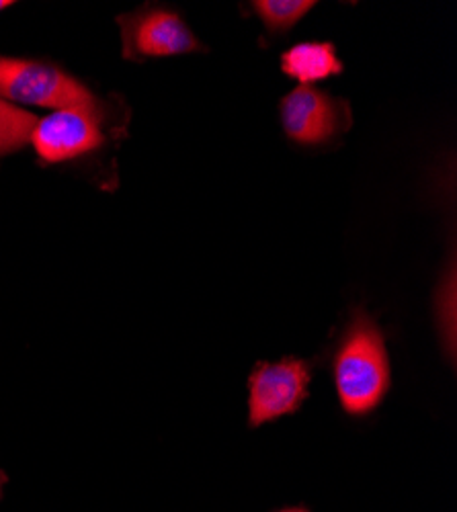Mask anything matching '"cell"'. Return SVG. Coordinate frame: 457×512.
Here are the masks:
<instances>
[{"label":"cell","instance_id":"6da1fadb","mask_svg":"<svg viewBox=\"0 0 457 512\" xmlns=\"http://www.w3.org/2000/svg\"><path fill=\"white\" fill-rule=\"evenodd\" d=\"M332 375L341 408L355 418L371 414L390 390L392 371L384 332L363 308L353 310L332 357Z\"/></svg>","mask_w":457,"mask_h":512},{"label":"cell","instance_id":"7a4b0ae2","mask_svg":"<svg viewBox=\"0 0 457 512\" xmlns=\"http://www.w3.org/2000/svg\"><path fill=\"white\" fill-rule=\"evenodd\" d=\"M0 97L23 105L101 113L97 97L85 84L62 68L39 60L0 56Z\"/></svg>","mask_w":457,"mask_h":512},{"label":"cell","instance_id":"3957f363","mask_svg":"<svg viewBox=\"0 0 457 512\" xmlns=\"http://www.w3.org/2000/svg\"><path fill=\"white\" fill-rule=\"evenodd\" d=\"M314 363L283 357L259 361L248 375V424L257 429L267 422L296 414L310 396Z\"/></svg>","mask_w":457,"mask_h":512},{"label":"cell","instance_id":"277c9868","mask_svg":"<svg viewBox=\"0 0 457 512\" xmlns=\"http://www.w3.org/2000/svg\"><path fill=\"white\" fill-rule=\"evenodd\" d=\"M117 25L121 29L123 58L126 60L205 52L185 19L169 7L144 5L134 13L119 15Z\"/></svg>","mask_w":457,"mask_h":512},{"label":"cell","instance_id":"5b68a950","mask_svg":"<svg viewBox=\"0 0 457 512\" xmlns=\"http://www.w3.org/2000/svg\"><path fill=\"white\" fill-rule=\"evenodd\" d=\"M281 125L289 140L318 146L351 127L349 103L314 87H298L279 103Z\"/></svg>","mask_w":457,"mask_h":512},{"label":"cell","instance_id":"8992f818","mask_svg":"<svg viewBox=\"0 0 457 512\" xmlns=\"http://www.w3.org/2000/svg\"><path fill=\"white\" fill-rule=\"evenodd\" d=\"M31 142L41 160L58 164L97 150L103 146L105 136L99 127V113L58 109L44 119H37Z\"/></svg>","mask_w":457,"mask_h":512},{"label":"cell","instance_id":"52a82bcc","mask_svg":"<svg viewBox=\"0 0 457 512\" xmlns=\"http://www.w3.org/2000/svg\"><path fill=\"white\" fill-rule=\"evenodd\" d=\"M281 72L310 87V82L339 76L345 66L330 41H302L281 56Z\"/></svg>","mask_w":457,"mask_h":512},{"label":"cell","instance_id":"ba28073f","mask_svg":"<svg viewBox=\"0 0 457 512\" xmlns=\"http://www.w3.org/2000/svg\"><path fill=\"white\" fill-rule=\"evenodd\" d=\"M37 117L0 97V156L23 148L35 130Z\"/></svg>","mask_w":457,"mask_h":512},{"label":"cell","instance_id":"9c48e42d","mask_svg":"<svg viewBox=\"0 0 457 512\" xmlns=\"http://www.w3.org/2000/svg\"><path fill=\"white\" fill-rule=\"evenodd\" d=\"M251 7L271 33H283L292 29L316 5L312 0H255Z\"/></svg>","mask_w":457,"mask_h":512},{"label":"cell","instance_id":"30bf717a","mask_svg":"<svg viewBox=\"0 0 457 512\" xmlns=\"http://www.w3.org/2000/svg\"><path fill=\"white\" fill-rule=\"evenodd\" d=\"M273 512H312V510L304 504H298V506H283V508H277Z\"/></svg>","mask_w":457,"mask_h":512},{"label":"cell","instance_id":"8fae6325","mask_svg":"<svg viewBox=\"0 0 457 512\" xmlns=\"http://www.w3.org/2000/svg\"><path fill=\"white\" fill-rule=\"evenodd\" d=\"M7 482H9V476L3 472V469H0V500H3V496H5Z\"/></svg>","mask_w":457,"mask_h":512},{"label":"cell","instance_id":"7c38bea8","mask_svg":"<svg viewBox=\"0 0 457 512\" xmlns=\"http://www.w3.org/2000/svg\"><path fill=\"white\" fill-rule=\"evenodd\" d=\"M15 3H11V0H0V11H5V9H9V7H13Z\"/></svg>","mask_w":457,"mask_h":512}]
</instances>
